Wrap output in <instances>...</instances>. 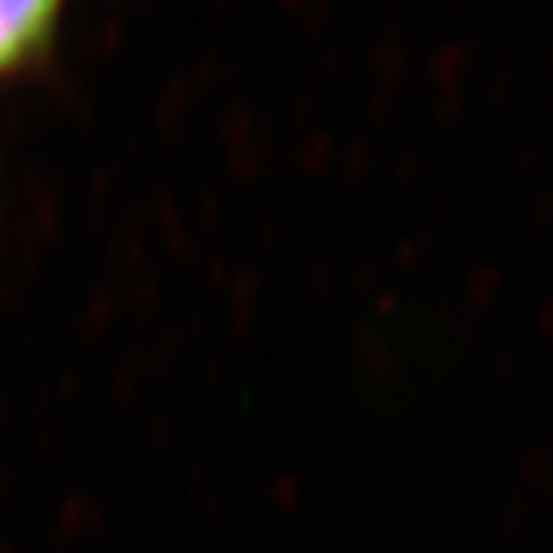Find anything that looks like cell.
Returning <instances> with one entry per match:
<instances>
[{
  "label": "cell",
  "mask_w": 553,
  "mask_h": 553,
  "mask_svg": "<svg viewBox=\"0 0 553 553\" xmlns=\"http://www.w3.org/2000/svg\"><path fill=\"white\" fill-rule=\"evenodd\" d=\"M59 0H0V71L28 62L53 31Z\"/></svg>",
  "instance_id": "cell-1"
}]
</instances>
